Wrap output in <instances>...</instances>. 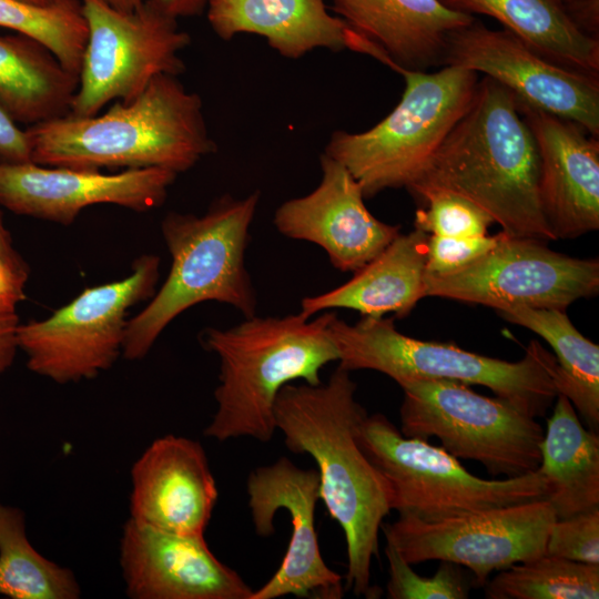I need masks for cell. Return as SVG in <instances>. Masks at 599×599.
Returning <instances> with one entry per match:
<instances>
[{
    "instance_id": "6da1fadb",
    "label": "cell",
    "mask_w": 599,
    "mask_h": 599,
    "mask_svg": "<svg viewBox=\"0 0 599 599\" xmlns=\"http://www.w3.org/2000/svg\"><path fill=\"white\" fill-rule=\"evenodd\" d=\"M351 372L337 366L327 383L287 384L274 406L276 429L294 454H307L317 465L321 500L342 527L347 550L345 588L376 598L372 562L378 534L392 509L390 488L362 450L356 432L367 415L356 400Z\"/></svg>"
},
{
    "instance_id": "7a4b0ae2",
    "label": "cell",
    "mask_w": 599,
    "mask_h": 599,
    "mask_svg": "<svg viewBox=\"0 0 599 599\" xmlns=\"http://www.w3.org/2000/svg\"><path fill=\"white\" fill-rule=\"evenodd\" d=\"M539 155L516 98L488 77L418 179L407 190L459 193L509 237L555 241L539 200Z\"/></svg>"
},
{
    "instance_id": "3957f363",
    "label": "cell",
    "mask_w": 599,
    "mask_h": 599,
    "mask_svg": "<svg viewBox=\"0 0 599 599\" xmlns=\"http://www.w3.org/2000/svg\"><path fill=\"white\" fill-rule=\"evenodd\" d=\"M31 162L81 170L160 167L176 174L216 150L201 97L161 74L102 114H65L26 130Z\"/></svg>"
},
{
    "instance_id": "277c9868",
    "label": "cell",
    "mask_w": 599,
    "mask_h": 599,
    "mask_svg": "<svg viewBox=\"0 0 599 599\" xmlns=\"http://www.w3.org/2000/svg\"><path fill=\"white\" fill-rule=\"evenodd\" d=\"M335 315H254L226 329H204L201 344L220 362L216 412L204 435L270 441L277 430L274 406L281 389L297 379L321 384L322 368L338 359L328 333Z\"/></svg>"
},
{
    "instance_id": "5b68a950",
    "label": "cell",
    "mask_w": 599,
    "mask_h": 599,
    "mask_svg": "<svg viewBox=\"0 0 599 599\" xmlns=\"http://www.w3.org/2000/svg\"><path fill=\"white\" fill-rule=\"evenodd\" d=\"M260 192L245 197L224 194L201 216L167 213L161 232L171 255L165 282L125 328L122 355L143 358L160 334L190 307L215 301L256 315L257 297L245 266L250 226Z\"/></svg>"
},
{
    "instance_id": "8992f818",
    "label": "cell",
    "mask_w": 599,
    "mask_h": 599,
    "mask_svg": "<svg viewBox=\"0 0 599 599\" xmlns=\"http://www.w3.org/2000/svg\"><path fill=\"white\" fill-rule=\"evenodd\" d=\"M328 333L341 368L376 370L400 387L423 379L481 385L534 418L544 417L557 397L556 357L535 339L520 361L508 362L406 336L395 328L393 318L365 316L348 324L335 315Z\"/></svg>"
},
{
    "instance_id": "52a82bcc",
    "label": "cell",
    "mask_w": 599,
    "mask_h": 599,
    "mask_svg": "<svg viewBox=\"0 0 599 599\" xmlns=\"http://www.w3.org/2000/svg\"><path fill=\"white\" fill-rule=\"evenodd\" d=\"M398 73L405 90L394 110L366 131H334L323 152L349 171L365 199L407 189L418 179L468 110L479 81L475 71L458 65Z\"/></svg>"
},
{
    "instance_id": "ba28073f",
    "label": "cell",
    "mask_w": 599,
    "mask_h": 599,
    "mask_svg": "<svg viewBox=\"0 0 599 599\" xmlns=\"http://www.w3.org/2000/svg\"><path fill=\"white\" fill-rule=\"evenodd\" d=\"M356 438L386 479L399 516L434 522L548 497L538 470L506 479L477 477L443 447L403 435L383 414L366 415Z\"/></svg>"
},
{
    "instance_id": "9c48e42d",
    "label": "cell",
    "mask_w": 599,
    "mask_h": 599,
    "mask_svg": "<svg viewBox=\"0 0 599 599\" xmlns=\"http://www.w3.org/2000/svg\"><path fill=\"white\" fill-rule=\"evenodd\" d=\"M402 388L403 435L436 437L447 453L480 463L491 476L510 478L538 469L545 432L507 400L449 379L416 380Z\"/></svg>"
},
{
    "instance_id": "30bf717a",
    "label": "cell",
    "mask_w": 599,
    "mask_h": 599,
    "mask_svg": "<svg viewBox=\"0 0 599 599\" xmlns=\"http://www.w3.org/2000/svg\"><path fill=\"white\" fill-rule=\"evenodd\" d=\"M159 277L160 257L142 255L126 277L84 288L49 317L19 324L28 368L59 384L109 369L122 354L129 309L154 295Z\"/></svg>"
},
{
    "instance_id": "8fae6325",
    "label": "cell",
    "mask_w": 599,
    "mask_h": 599,
    "mask_svg": "<svg viewBox=\"0 0 599 599\" xmlns=\"http://www.w3.org/2000/svg\"><path fill=\"white\" fill-rule=\"evenodd\" d=\"M81 2L89 32L69 114L95 115L109 102L134 100L158 75L185 70L181 52L191 37L149 0L129 11Z\"/></svg>"
},
{
    "instance_id": "7c38bea8",
    "label": "cell",
    "mask_w": 599,
    "mask_h": 599,
    "mask_svg": "<svg viewBox=\"0 0 599 599\" xmlns=\"http://www.w3.org/2000/svg\"><path fill=\"white\" fill-rule=\"evenodd\" d=\"M425 297L474 303L498 311L520 307L566 311L599 292L598 258H577L546 242L509 237L469 265L448 274L425 273Z\"/></svg>"
},
{
    "instance_id": "4fadbf2b",
    "label": "cell",
    "mask_w": 599,
    "mask_h": 599,
    "mask_svg": "<svg viewBox=\"0 0 599 599\" xmlns=\"http://www.w3.org/2000/svg\"><path fill=\"white\" fill-rule=\"evenodd\" d=\"M556 519L551 504L540 498L434 522L399 516L380 529L408 564L450 561L471 570L475 585L484 587L494 571L544 555Z\"/></svg>"
},
{
    "instance_id": "5bb4252c",
    "label": "cell",
    "mask_w": 599,
    "mask_h": 599,
    "mask_svg": "<svg viewBox=\"0 0 599 599\" xmlns=\"http://www.w3.org/2000/svg\"><path fill=\"white\" fill-rule=\"evenodd\" d=\"M444 65L483 73L506 88L517 103L569 120L599 136V79L557 64L509 31L478 20L450 34Z\"/></svg>"
},
{
    "instance_id": "9a60e30c",
    "label": "cell",
    "mask_w": 599,
    "mask_h": 599,
    "mask_svg": "<svg viewBox=\"0 0 599 599\" xmlns=\"http://www.w3.org/2000/svg\"><path fill=\"white\" fill-rule=\"evenodd\" d=\"M317 469H303L282 457L272 465L254 469L246 483L248 507L257 535L275 532L274 517L288 512L292 535L281 562L271 579L251 599L284 596L314 599H341L343 577L324 561L315 529V509L321 498Z\"/></svg>"
},
{
    "instance_id": "2e32d148",
    "label": "cell",
    "mask_w": 599,
    "mask_h": 599,
    "mask_svg": "<svg viewBox=\"0 0 599 599\" xmlns=\"http://www.w3.org/2000/svg\"><path fill=\"white\" fill-rule=\"evenodd\" d=\"M177 174L160 167L100 170L0 162V204L9 211L69 225L88 206L114 204L135 212L161 206Z\"/></svg>"
},
{
    "instance_id": "e0dca14e",
    "label": "cell",
    "mask_w": 599,
    "mask_h": 599,
    "mask_svg": "<svg viewBox=\"0 0 599 599\" xmlns=\"http://www.w3.org/2000/svg\"><path fill=\"white\" fill-rule=\"evenodd\" d=\"M322 180L308 194L282 203L274 225L284 236L321 246L332 265L355 273L400 232L376 219L358 182L339 162L322 153Z\"/></svg>"
},
{
    "instance_id": "ac0fdd59",
    "label": "cell",
    "mask_w": 599,
    "mask_h": 599,
    "mask_svg": "<svg viewBox=\"0 0 599 599\" xmlns=\"http://www.w3.org/2000/svg\"><path fill=\"white\" fill-rule=\"evenodd\" d=\"M126 593L135 599H251L253 590L220 561L204 535H180L129 519L120 545Z\"/></svg>"
},
{
    "instance_id": "d6986e66",
    "label": "cell",
    "mask_w": 599,
    "mask_h": 599,
    "mask_svg": "<svg viewBox=\"0 0 599 599\" xmlns=\"http://www.w3.org/2000/svg\"><path fill=\"white\" fill-rule=\"evenodd\" d=\"M131 479L130 519L162 531L204 535L219 494L197 441L175 435L155 439L134 463Z\"/></svg>"
},
{
    "instance_id": "ffe728a7",
    "label": "cell",
    "mask_w": 599,
    "mask_h": 599,
    "mask_svg": "<svg viewBox=\"0 0 599 599\" xmlns=\"http://www.w3.org/2000/svg\"><path fill=\"white\" fill-rule=\"evenodd\" d=\"M539 155V200L558 238L599 229V142L572 121L518 104Z\"/></svg>"
},
{
    "instance_id": "44dd1931",
    "label": "cell",
    "mask_w": 599,
    "mask_h": 599,
    "mask_svg": "<svg viewBox=\"0 0 599 599\" xmlns=\"http://www.w3.org/2000/svg\"><path fill=\"white\" fill-rule=\"evenodd\" d=\"M331 10L396 72L443 65L450 34L476 19L440 0H331Z\"/></svg>"
},
{
    "instance_id": "7402d4cb",
    "label": "cell",
    "mask_w": 599,
    "mask_h": 599,
    "mask_svg": "<svg viewBox=\"0 0 599 599\" xmlns=\"http://www.w3.org/2000/svg\"><path fill=\"white\" fill-rule=\"evenodd\" d=\"M205 11L222 40L257 34L286 59L316 49H347L348 27L328 10L326 0H207Z\"/></svg>"
},
{
    "instance_id": "603a6c76",
    "label": "cell",
    "mask_w": 599,
    "mask_h": 599,
    "mask_svg": "<svg viewBox=\"0 0 599 599\" xmlns=\"http://www.w3.org/2000/svg\"><path fill=\"white\" fill-rule=\"evenodd\" d=\"M429 234L415 229L398 234L343 285L304 297L306 317L333 308L354 309L368 317L393 313L405 317L425 297L426 246Z\"/></svg>"
},
{
    "instance_id": "cb8c5ba5",
    "label": "cell",
    "mask_w": 599,
    "mask_h": 599,
    "mask_svg": "<svg viewBox=\"0 0 599 599\" xmlns=\"http://www.w3.org/2000/svg\"><path fill=\"white\" fill-rule=\"evenodd\" d=\"M537 470L558 519L599 508V436L583 427L560 394L547 419Z\"/></svg>"
},
{
    "instance_id": "d4e9b609",
    "label": "cell",
    "mask_w": 599,
    "mask_h": 599,
    "mask_svg": "<svg viewBox=\"0 0 599 599\" xmlns=\"http://www.w3.org/2000/svg\"><path fill=\"white\" fill-rule=\"evenodd\" d=\"M468 14L496 19L544 58L586 74L599 75V39L581 31L561 0H440Z\"/></svg>"
},
{
    "instance_id": "484cf974",
    "label": "cell",
    "mask_w": 599,
    "mask_h": 599,
    "mask_svg": "<svg viewBox=\"0 0 599 599\" xmlns=\"http://www.w3.org/2000/svg\"><path fill=\"white\" fill-rule=\"evenodd\" d=\"M79 75L42 44L0 35V106L16 123L37 124L70 112Z\"/></svg>"
},
{
    "instance_id": "4316f807",
    "label": "cell",
    "mask_w": 599,
    "mask_h": 599,
    "mask_svg": "<svg viewBox=\"0 0 599 599\" xmlns=\"http://www.w3.org/2000/svg\"><path fill=\"white\" fill-rule=\"evenodd\" d=\"M505 321L528 328L544 338L557 361L555 387L566 396L587 423L599 429V346L586 338L566 311L556 308H514L497 312Z\"/></svg>"
},
{
    "instance_id": "83f0119b",
    "label": "cell",
    "mask_w": 599,
    "mask_h": 599,
    "mask_svg": "<svg viewBox=\"0 0 599 599\" xmlns=\"http://www.w3.org/2000/svg\"><path fill=\"white\" fill-rule=\"evenodd\" d=\"M0 595L12 599H75L80 596L73 572L32 547L23 512L1 504Z\"/></svg>"
},
{
    "instance_id": "f1b7e54d",
    "label": "cell",
    "mask_w": 599,
    "mask_h": 599,
    "mask_svg": "<svg viewBox=\"0 0 599 599\" xmlns=\"http://www.w3.org/2000/svg\"><path fill=\"white\" fill-rule=\"evenodd\" d=\"M484 587L487 599H598L599 565L544 554L500 570Z\"/></svg>"
},
{
    "instance_id": "f546056e",
    "label": "cell",
    "mask_w": 599,
    "mask_h": 599,
    "mask_svg": "<svg viewBox=\"0 0 599 599\" xmlns=\"http://www.w3.org/2000/svg\"><path fill=\"white\" fill-rule=\"evenodd\" d=\"M0 27L42 44L79 75L89 32L81 0L50 4L0 0Z\"/></svg>"
},
{
    "instance_id": "4dcf8cb0",
    "label": "cell",
    "mask_w": 599,
    "mask_h": 599,
    "mask_svg": "<svg viewBox=\"0 0 599 599\" xmlns=\"http://www.w3.org/2000/svg\"><path fill=\"white\" fill-rule=\"evenodd\" d=\"M426 203L416 211L415 229L445 237L486 235L491 216L466 196L446 189H427L414 195Z\"/></svg>"
},
{
    "instance_id": "1f68e13d",
    "label": "cell",
    "mask_w": 599,
    "mask_h": 599,
    "mask_svg": "<svg viewBox=\"0 0 599 599\" xmlns=\"http://www.w3.org/2000/svg\"><path fill=\"white\" fill-rule=\"evenodd\" d=\"M385 555L389 565L387 597L390 599H466L469 587L461 566L440 561L432 577H424L413 570L402 555L386 545Z\"/></svg>"
},
{
    "instance_id": "d6a6232c",
    "label": "cell",
    "mask_w": 599,
    "mask_h": 599,
    "mask_svg": "<svg viewBox=\"0 0 599 599\" xmlns=\"http://www.w3.org/2000/svg\"><path fill=\"white\" fill-rule=\"evenodd\" d=\"M545 554L599 565V508L557 518L549 530Z\"/></svg>"
},
{
    "instance_id": "836d02e7",
    "label": "cell",
    "mask_w": 599,
    "mask_h": 599,
    "mask_svg": "<svg viewBox=\"0 0 599 599\" xmlns=\"http://www.w3.org/2000/svg\"><path fill=\"white\" fill-rule=\"evenodd\" d=\"M498 240L499 233L474 237L429 234L426 246V273L441 275L461 270L490 251Z\"/></svg>"
},
{
    "instance_id": "e575fe53",
    "label": "cell",
    "mask_w": 599,
    "mask_h": 599,
    "mask_svg": "<svg viewBox=\"0 0 599 599\" xmlns=\"http://www.w3.org/2000/svg\"><path fill=\"white\" fill-rule=\"evenodd\" d=\"M0 162H31V150L26 131H22L0 106Z\"/></svg>"
},
{
    "instance_id": "d590c367",
    "label": "cell",
    "mask_w": 599,
    "mask_h": 599,
    "mask_svg": "<svg viewBox=\"0 0 599 599\" xmlns=\"http://www.w3.org/2000/svg\"><path fill=\"white\" fill-rule=\"evenodd\" d=\"M27 278L28 272L11 266L0 256V313H16L24 298Z\"/></svg>"
},
{
    "instance_id": "8d00e7d4",
    "label": "cell",
    "mask_w": 599,
    "mask_h": 599,
    "mask_svg": "<svg viewBox=\"0 0 599 599\" xmlns=\"http://www.w3.org/2000/svg\"><path fill=\"white\" fill-rule=\"evenodd\" d=\"M564 4L569 17L581 31L599 39V0H569Z\"/></svg>"
},
{
    "instance_id": "74e56055",
    "label": "cell",
    "mask_w": 599,
    "mask_h": 599,
    "mask_svg": "<svg viewBox=\"0 0 599 599\" xmlns=\"http://www.w3.org/2000/svg\"><path fill=\"white\" fill-rule=\"evenodd\" d=\"M18 326L19 318L16 313H0V375L11 366L19 348Z\"/></svg>"
},
{
    "instance_id": "f35d334b",
    "label": "cell",
    "mask_w": 599,
    "mask_h": 599,
    "mask_svg": "<svg viewBox=\"0 0 599 599\" xmlns=\"http://www.w3.org/2000/svg\"><path fill=\"white\" fill-rule=\"evenodd\" d=\"M163 13L179 20L205 11L207 0H149Z\"/></svg>"
},
{
    "instance_id": "ab89813d",
    "label": "cell",
    "mask_w": 599,
    "mask_h": 599,
    "mask_svg": "<svg viewBox=\"0 0 599 599\" xmlns=\"http://www.w3.org/2000/svg\"><path fill=\"white\" fill-rule=\"evenodd\" d=\"M0 256L11 266L28 272V267L21 256L12 246L9 232L6 230L0 217Z\"/></svg>"
},
{
    "instance_id": "60d3db41",
    "label": "cell",
    "mask_w": 599,
    "mask_h": 599,
    "mask_svg": "<svg viewBox=\"0 0 599 599\" xmlns=\"http://www.w3.org/2000/svg\"><path fill=\"white\" fill-rule=\"evenodd\" d=\"M109 6L116 8L119 10H132L143 3L145 0H102Z\"/></svg>"
},
{
    "instance_id": "b9f144b4",
    "label": "cell",
    "mask_w": 599,
    "mask_h": 599,
    "mask_svg": "<svg viewBox=\"0 0 599 599\" xmlns=\"http://www.w3.org/2000/svg\"><path fill=\"white\" fill-rule=\"evenodd\" d=\"M22 1L37 3V4H50V3H53V2H57V1H60V0H22Z\"/></svg>"
},
{
    "instance_id": "7bdbcfd3",
    "label": "cell",
    "mask_w": 599,
    "mask_h": 599,
    "mask_svg": "<svg viewBox=\"0 0 599 599\" xmlns=\"http://www.w3.org/2000/svg\"><path fill=\"white\" fill-rule=\"evenodd\" d=\"M562 2L569 1V0H561Z\"/></svg>"
}]
</instances>
